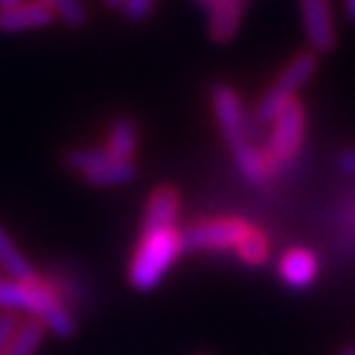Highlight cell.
<instances>
[{
  "label": "cell",
  "mask_w": 355,
  "mask_h": 355,
  "mask_svg": "<svg viewBox=\"0 0 355 355\" xmlns=\"http://www.w3.org/2000/svg\"><path fill=\"white\" fill-rule=\"evenodd\" d=\"M250 225L234 217H222V220H202L190 225L183 237V250H217V252H230L242 244V239L250 234Z\"/></svg>",
  "instance_id": "obj_7"
},
{
  "label": "cell",
  "mask_w": 355,
  "mask_h": 355,
  "mask_svg": "<svg viewBox=\"0 0 355 355\" xmlns=\"http://www.w3.org/2000/svg\"><path fill=\"white\" fill-rule=\"evenodd\" d=\"M338 171L345 173V175H355V148L338 155Z\"/></svg>",
  "instance_id": "obj_20"
},
{
  "label": "cell",
  "mask_w": 355,
  "mask_h": 355,
  "mask_svg": "<svg viewBox=\"0 0 355 355\" xmlns=\"http://www.w3.org/2000/svg\"><path fill=\"white\" fill-rule=\"evenodd\" d=\"M44 331H47L44 323L35 316L20 321L10 345H8L6 355H35V350L40 348V343H42V338H44Z\"/></svg>",
  "instance_id": "obj_15"
},
{
  "label": "cell",
  "mask_w": 355,
  "mask_h": 355,
  "mask_svg": "<svg viewBox=\"0 0 355 355\" xmlns=\"http://www.w3.org/2000/svg\"><path fill=\"white\" fill-rule=\"evenodd\" d=\"M301 17L311 52H331L336 44V28L328 0H301Z\"/></svg>",
  "instance_id": "obj_8"
},
{
  "label": "cell",
  "mask_w": 355,
  "mask_h": 355,
  "mask_svg": "<svg viewBox=\"0 0 355 355\" xmlns=\"http://www.w3.org/2000/svg\"><path fill=\"white\" fill-rule=\"evenodd\" d=\"M17 323H20V316L15 311H0V355L8 353V345L15 336Z\"/></svg>",
  "instance_id": "obj_18"
},
{
  "label": "cell",
  "mask_w": 355,
  "mask_h": 355,
  "mask_svg": "<svg viewBox=\"0 0 355 355\" xmlns=\"http://www.w3.org/2000/svg\"><path fill=\"white\" fill-rule=\"evenodd\" d=\"M279 277L291 288L311 286L318 277V259L313 257V252L301 250V247L286 250L279 259Z\"/></svg>",
  "instance_id": "obj_12"
},
{
  "label": "cell",
  "mask_w": 355,
  "mask_h": 355,
  "mask_svg": "<svg viewBox=\"0 0 355 355\" xmlns=\"http://www.w3.org/2000/svg\"><path fill=\"white\" fill-rule=\"evenodd\" d=\"M316 69H318L316 52H301V55H296L294 60L284 67V72L279 74L277 82L266 89L264 96L259 99L254 111L257 119L261 123H272L294 101V96L299 94V89L316 74Z\"/></svg>",
  "instance_id": "obj_4"
},
{
  "label": "cell",
  "mask_w": 355,
  "mask_h": 355,
  "mask_svg": "<svg viewBox=\"0 0 355 355\" xmlns=\"http://www.w3.org/2000/svg\"><path fill=\"white\" fill-rule=\"evenodd\" d=\"M57 12L42 0H20L0 10V33H25V30L50 28Z\"/></svg>",
  "instance_id": "obj_9"
},
{
  "label": "cell",
  "mask_w": 355,
  "mask_h": 355,
  "mask_svg": "<svg viewBox=\"0 0 355 355\" xmlns=\"http://www.w3.org/2000/svg\"><path fill=\"white\" fill-rule=\"evenodd\" d=\"M0 311H28L40 318L47 331L60 338H69L77 331V321L62 299L40 282H15L0 279Z\"/></svg>",
  "instance_id": "obj_2"
},
{
  "label": "cell",
  "mask_w": 355,
  "mask_h": 355,
  "mask_svg": "<svg viewBox=\"0 0 355 355\" xmlns=\"http://www.w3.org/2000/svg\"><path fill=\"white\" fill-rule=\"evenodd\" d=\"M0 269L15 282H37L30 259L17 250V244L12 242L6 227H0Z\"/></svg>",
  "instance_id": "obj_13"
},
{
  "label": "cell",
  "mask_w": 355,
  "mask_h": 355,
  "mask_svg": "<svg viewBox=\"0 0 355 355\" xmlns=\"http://www.w3.org/2000/svg\"><path fill=\"white\" fill-rule=\"evenodd\" d=\"M64 166L94 188L131 183L136 175L133 161H119L106 148H74L64 155Z\"/></svg>",
  "instance_id": "obj_5"
},
{
  "label": "cell",
  "mask_w": 355,
  "mask_h": 355,
  "mask_svg": "<svg viewBox=\"0 0 355 355\" xmlns=\"http://www.w3.org/2000/svg\"><path fill=\"white\" fill-rule=\"evenodd\" d=\"M343 355H355V348H348V350H343Z\"/></svg>",
  "instance_id": "obj_24"
},
{
  "label": "cell",
  "mask_w": 355,
  "mask_h": 355,
  "mask_svg": "<svg viewBox=\"0 0 355 355\" xmlns=\"http://www.w3.org/2000/svg\"><path fill=\"white\" fill-rule=\"evenodd\" d=\"M15 3H20V0H0V10H3V8H10V6H15Z\"/></svg>",
  "instance_id": "obj_23"
},
{
  "label": "cell",
  "mask_w": 355,
  "mask_h": 355,
  "mask_svg": "<svg viewBox=\"0 0 355 355\" xmlns=\"http://www.w3.org/2000/svg\"><path fill=\"white\" fill-rule=\"evenodd\" d=\"M212 109H215L220 131L227 141L230 150H232V158L242 178L252 185H264L272 171H269L264 153L250 141L247 114H244V106L239 101L237 92L227 84H215L212 87Z\"/></svg>",
  "instance_id": "obj_1"
},
{
  "label": "cell",
  "mask_w": 355,
  "mask_h": 355,
  "mask_svg": "<svg viewBox=\"0 0 355 355\" xmlns=\"http://www.w3.org/2000/svg\"><path fill=\"white\" fill-rule=\"evenodd\" d=\"M345 15H348L350 22H355V0H345Z\"/></svg>",
  "instance_id": "obj_21"
},
{
  "label": "cell",
  "mask_w": 355,
  "mask_h": 355,
  "mask_svg": "<svg viewBox=\"0 0 355 355\" xmlns=\"http://www.w3.org/2000/svg\"><path fill=\"white\" fill-rule=\"evenodd\" d=\"M306 136V111L299 101H291L286 109L272 121V133H269V144H266V163L269 171H286L296 161Z\"/></svg>",
  "instance_id": "obj_6"
},
{
  "label": "cell",
  "mask_w": 355,
  "mask_h": 355,
  "mask_svg": "<svg viewBox=\"0 0 355 355\" xmlns=\"http://www.w3.org/2000/svg\"><path fill=\"white\" fill-rule=\"evenodd\" d=\"M178 212H180V195L175 188L163 185V188L153 190L144 212V232L175 227Z\"/></svg>",
  "instance_id": "obj_10"
},
{
  "label": "cell",
  "mask_w": 355,
  "mask_h": 355,
  "mask_svg": "<svg viewBox=\"0 0 355 355\" xmlns=\"http://www.w3.org/2000/svg\"><path fill=\"white\" fill-rule=\"evenodd\" d=\"M42 3H47L69 28H82L87 22V8L82 0H42Z\"/></svg>",
  "instance_id": "obj_17"
},
{
  "label": "cell",
  "mask_w": 355,
  "mask_h": 355,
  "mask_svg": "<svg viewBox=\"0 0 355 355\" xmlns=\"http://www.w3.org/2000/svg\"><path fill=\"white\" fill-rule=\"evenodd\" d=\"M104 3H106V6H109V8H114V10H116V8H121L123 0H104Z\"/></svg>",
  "instance_id": "obj_22"
},
{
  "label": "cell",
  "mask_w": 355,
  "mask_h": 355,
  "mask_svg": "<svg viewBox=\"0 0 355 355\" xmlns=\"http://www.w3.org/2000/svg\"><path fill=\"white\" fill-rule=\"evenodd\" d=\"M207 8V28L215 42H230L239 28L244 0H200Z\"/></svg>",
  "instance_id": "obj_11"
},
{
  "label": "cell",
  "mask_w": 355,
  "mask_h": 355,
  "mask_svg": "<svg viewBox=\"0 0 355 355\" xmlns=\"http://www.w3.org/2000/svg\"><path fill=\"white\" fill-rule=\"evenodd\" d=\"M237 254L239 259L244 261V264H264L266 259H269V242H266V237L259 232V230L252 227L250 234L242 239V244L237 247Z\"/></svg>",
  "instance_id": "obj_16"
},
{
  "label": "cell",
  "mask_w": 355,
  "mask_h": 355,
  "mask_svg": "<svg viewBox=\"0 0 355 355\" xmlns=\"http://www.w3.org/2000/svg\"><path fill=\"white\" fill-rule=\"evenodd\" d=\"M153 3L155 0H123L121 10H123V15H126V20L141 22L148 17L150 10H153Z\"/></svg>",
  "instance_id": "obj_19"
},
{
  "label": "cell",
  "mask_w": 355,
  "mask_h": 355,
  "mask_svg": "<svg viewBox=\"0 0 355 355\" xmlns=\"http://www.w3.org/2000/svg\"><path fill=\"white\" fill-rule=\"evenodd\" d=\"M139 146V128L128 116H119L109 131V141H106V150L119 161H131Z\"/></svg>",
  "instance_id": "obj_14"
},
{
  "label": "cell",
  "mask_w": 355,
  "mask_h": 355,
  "mask_svg": "<svg viewBox=\"0 0 355 355\" xmlns=\"http://www.w3.org/2000/svg\"><path fill=\"white\" fill-rule=\"evenodd\" d=\"M183 252V237L175 227L141 232V242L128 266V282L139 291H150L163 282Z\"/></svg>",
  "instance_id": "obj_3"
}]
</instances>
